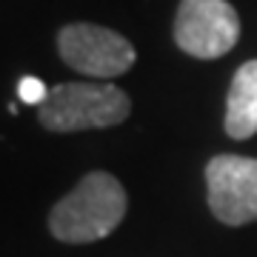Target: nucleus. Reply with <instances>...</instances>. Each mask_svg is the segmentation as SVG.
Segmentation results:
<instances>
[{
    "mask_svg": "<svg viewBox=\"0 0 257 257\" xmlns=\"http://www.w3.org/2000/svg\"><path fill=\"white\" fill-rule=\"evenodd\" d=\"M126 189L109 172H89L49 214V231L60 243H97L126 217Z\"/></svg>",
    "mask_w": 257,
    "mask_h": 257,
    "instance_id": "f257e3e1",
    "label": "nucleus"
},
{
    "mask_svg": "<svg viewBox=\"0 0 257 257\" xmlns=\"http://www.w3.org/2000/svg\"><path fill=\"white\" fill-rule=\"evenodd\" d=\"M132 111L128 94L114 83H57L37 106L40 126L57 135L120 126Z\"/></svg>",
    "mask_w": 257,
    "mask_h": 257,
    "instance_id": "f03ea898",
    "label": "nucleus"
},
{
    "mask_svg": "<svg viewBox=\"0 0 257 257\" xmlns=\"http://www.w3.org/2000/svg\"><path fill=\"white\" fill-rule=\"evenodd\" d=\"M57 55L69 69L97 80L120 77L138 60L126 37L97 23H66L57 32Z\"/></svg>",
    "mask_w": 257,
    "mask_h": 257,
    "instance_id": "7ed1b4c3",
    "label": "nucleus"
},
{
    "mask_svg": "<svg viewBox=\"0 0 257 257\" xmlns=\"http://www.w3.org/2000/svg\"><path fill=\"white\" fill-rule=\"evenodd\" d=\"M240 15L229 0H180L175 43L197 60H217L240 40Z\"/></svg>",
    "mask_w": 257,
    "mask_h": 257,
    "instance_id": "20e7f679",
    "label": "nucleus"
},
{
    "mask_svg": "<svg viewBox=\"0 0 257 257\" xmlns=\"http://www.w3.org/2000/svg\"><path fill=\"white\" fill-rule=\"evenodd\" d=\"M209 209L226 226L257 220V157L217 155L206 166Z\"/></svg>",
    "mask_w": 257,
    "mask_h": 257,
    "instance_id": "39448f33",
    "label": "nucleus"
},
{
    "mask_svg": "<svg viewBox=\"0 0 257 257\" xmlns=\"http://www.w3.org/2000/svg\"><path fill=\"white\" fill-rule=\"evenodd\" d=\"M223 126L234 140H248L257 135V57L246 60L231 77Z\"/></svg>",
    "mask_w": 257,
    "mask_h": 257,
    "instance_id": "423d86ee",
    "label": "nucleus"
},
{
    "mask_svg": "<svg viewBox=\"0 0 257 257\" xmlns=\"http://www.w3.org/2000/svg\"><path fill=\"white\" fill-rule=\"evenodd\" d=\"M18 94L23 103H32V106H40V103L49 97V89L43 86V80L37 77H20L18 83Z\"/></svg>",
    "mask_w": 257,
    "mask_h": 257,
    "instance_id": "0eeeda50",
    "label": "nucleus"
}]
</instances>
